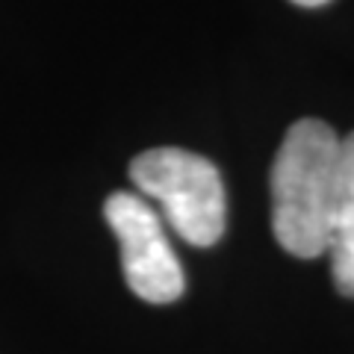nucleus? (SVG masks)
<instances>
[{
	"label": "nucleus",
	"instance_id": "1",
	"mask_svg": "<svg viewBox=\"0 0 354 354\" xmlns=\"http://www.w3.org/2000/svg\"><path fill=\"white\" fill-rule=\"evenodd\" d=\"M342 139L319 118L286 130L272 165V227L292 257L328 254V227L339 174Z\"/></svg>",
	"mask_w": 354,
	"mask_h": 354
},
{
	"label": "nucleus",
	"instance_id": "2",
	"mask_svg": "<svg viewBox=\"0 0 354 354\" xmlns=\"http://www.w3.org/2000/svg\"><path fill=\"white\" fill-rule=\"evenodd\" d=\"M142 198L160 204L174 234L195 248L216 245L227 225L225 183L213 162L183 148H153L130 162Z\"/></svg>",
	"mask_w": 354,
	"mask_h": 354
},
{
	"label": "nucleus",
	"instance_id": "3",
	"mask_svg": "<svg viewBox=\"0 0 354 354\" xmlns=\"http://www.w3.org/2000/svg\"><path fill=\"white\" fill-rule=\"evenodd\" d=\"M104 216L118 239L121 269L133 295L151 304L177 301L186 290V278L157 209L136 192H113L104 204Z\"/></svg>",
	"mask_w": 354,
	"mask_h": 354
},
{
	"label": "nucleus",
	"instance_id": "4",
	"mask_svg": "<svg viewBox=\"0 0 354 354\" xmlns=\"http://www.w3.org/2000/svg\"><path fill=\"white\" fill-rule=\"evenodd\" d=\"M328 254L337 290L354 298V133L342 139L339 148V174L334 207H330Z\"/></svg>",
	"mask_w": 354,
	"mask_h": 354
},
{
	"label": "nucleus",
	"instance_id": "5",
	"mask_svg": "<svg viewBox=\"0 0 354 354\" xmlns=\"http://www.w3.org/2000/svg\"><path fill=\"white\" fill-rule=\"evenodd\" d=\"M295 6H304V9H316V6H325L330 0H292Z\"/></svg>",
	"mask_w": 354,
	"mask_h": 354
}]
</instances>
